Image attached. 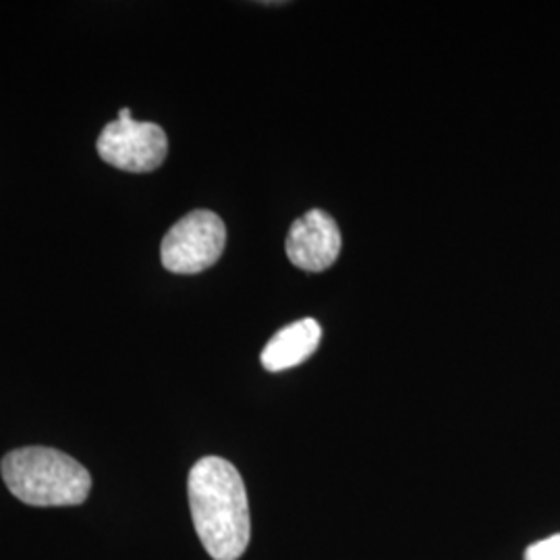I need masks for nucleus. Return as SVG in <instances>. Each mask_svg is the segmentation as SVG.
Masks as SVG:
<instances>
[{
    "label": "nucleus",
    "instance_id": "f257e3e1",
    "mask_svg": "<svg viewBox=\"0 0 560 560\" xmlns=\"http://www.w3.org/2000/svg\"><path fill=\"white\" fill-rule=\"evenodd\" d=\"M194 527L214 560H240L249 546L252 521L237 467L221 457L198 460L187 480Z\"/></svg>",
    "mask_w": 560,
    "mask_h": 560
},
{
    "label": "nucleus",
    "instance_id": "f03ea898",
    "mask_svg": "<svg viewBox=\"0 0 560 560\" xmlns=\"http://www.w3.org/2000/svg\"><path fill=\"white\" fill-rule=\"evenodd\" d=\"M0 471L9 492L32 506H75L92 490V476L80 460L48 446L7 453Z\"/></svg>",
    "mask_w": 560,
    "mask_h": 560
},
{
    "label": "nucleus",
    "instance_id": "7ed1b4c3",
    "mask_svg": "<svg viewBox=\"0 0 560 560\" xmlns=\"http://www.w3.org/2000/svg\"><path fill=\"white\" fill-rule=\"evenodd\" d=\"M226 226L219 214L196 210L180 219L162 240V266L175 275H198L221 260Z\"/></svg>",
    "mask_w": 560,
    "mask_h": 560
},
{
    "label": "nucleus",
    "instance_id": "20e7f679",
    "mask_svg": "<svg viewBox=\"0 0 560 560\" xmlns=\"http://www.w3.org/2000/svg\"><path fill=\"white\" fill-rule=\"evenodd\" d=\"M96 150L102 161L127 173H150L161 166L168 154V138L161 125L136 120L129 108H122L119 119L110 120Z\"/></svg>",
    "mask_w": 560,
    "mask_h": 560
},
{
    "label": "nucleus",
    "instance_id": "39448f33",
    "mask_svg": "<svg viewBox=\"0 0 560 560\" xmlns=\"http://www.w3.org/2000/svg\"><path fill=\"white\" fill-rule=\"evenodd\" d=\"M340 254V231L322 210H310L293 222L287 237V256L301 270L322 272L330 268Z\"/></svg>",
    "mask_w": 560,
    "mask_h": 560
},
{
    "label": "nucleus",
    "instance_id": "423d86ee",
    "mask_svg": "<svg viewBox=\"0 0 560 560\" xmlns=\"http://www.w3.org/2000/svg\"><path fill=\"white\" fill-rule=\"evenodd\" d=\"M320 324L312 318L293 322L279 330L261 351V365L268 372H282L300 365L320 347Z\"/></svg>",
    "mask_w": 560,
    "mask_h": 560
},
{
    "label": "nucleus",
    "instance_id": "0eeeda50",
    "mask_svg": "<svg viewBox=\"0 0 560 560\" xmlns=\"http://www.w3.org/2000/svg\"><path fill=\"white\" fill-rule=\"evenodd\" d=\"M525 560H560V534L532 544L525 550Z\"/></svg>",
    "mask_w": 560,
    "mask_h": 560
}]
</instances>
